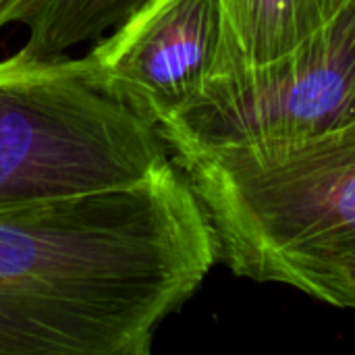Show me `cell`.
<instances>
[{"label": "cell", "instance_id": "obj_6", "mask_svg": "<svg viewBox=\"0 0 355 355\" xmlns=\"http://www.w3.org/2000/svg\"><path fill=\"white\" fill-rule=\"evenodd\" d=\"M347 0H218L223 31L210 75L270 64L316 35Z\"/></svg>", "mask_w": 355, "mask_h": 355}, {"label": "cell", "instance_id": "obj_4", "mask_svg": "<svg viewBox=\"0 0 355 355\" xmlns=\"http://www.w3.org/2000/svg\"><path fill=\"white\" fill-rule=\"evenodd\" d=\"M355 116V0L287 56L216 73L158 125L171 158L306 139Z\"/></svg>", "mask_w": 355, "mask_h": 355}, {"label": "cell", "instance_id": "obj_7", "mask_svg": "<svg viewBox=\"0 0 355 355\" xmlns=\"http://www.w3.org/2000/svg\"><path fill=\"white\" fill-rule=\"evenodd\" d=\"M148 0H4L0 27L21 25L25 58H56L98 40L127 21Z\"/></svg>", "mask_w": 355, "mask_h": 355}, {"label": "cell", "instance_id": "obj_2", "mask_svg": "<svg viewBox=\"0 0 355 355\" xmlns=\"http://www.w3.org/2000/svg\"><path fill=\"white\" fill-rule=\"evenodd\" d=\"M168 160L158 127L87 56L0 62V212L131 187Z\"/></svg>", "mask_w": 355, "mask_h": 355}, {"label": "cell", "instance_id": "obj_1", "mask_svg": "<svg viewBox=\"0 0 355 355\" xmlns=\"http://www.w3.org/2000/svg\"><path fill=\"white\" fill-rule=\"evenodd\" d=\"M216 260L173 158L131 187L0 212V355H148Z\"/></svg>", "mask_w": 355, "mask_h": 355}, {"label": "cell", "instance_id": "obj_3", "mask_svg": "<svg viewBox=\"0 0 355 355\" xmlns=\"http://www.w3.org/2000/svg\"><path fill=\"white\" fill-rule=\"evenodd\" d=\"M218 239L220 260L266 283L283 262L355 239V116L300 141L173 156Z\"/></svg>", "mask_w": 355, "mask_h": 355}, {"label": "cell", "instance_id": "obj_9", "mask_svg": "<svg viewBox=\"0 0 355 355\" xmlns=\"http://www.w3.org/2000/svg\"><path fill=\"white\" fill-rule=\"evenodd\" d=\"M2 2H4V0H0V4H2Z\"/></svg>", "mask_w": 355, "mask_h": 355}, {"label": "cell", "instance_id": "obj_5", "mask_svg": "<svg viewBox=\"0 0 355 355\" xmlns=\"http://www.w3.org/2000/svg\"><path fill=\"white\" fill-rule=\"evenodd\" d=\"M220 31L218 0H148L98 42L87 58L158 127L210 77Z\"/></svg>", "mask_w": 355, "mask_h": 355}, {"label": "cell", "instance_id": "obj_8", "mask_svg": "<svg viewBox=\"0 0 355 355\" xmlns=\"http://www.w3.org/2000/svg\"><path fill=\"white\" fill-rule=\"evenodd\" d=\"M266 283H283L335 308H355V239L279 264Z\"/></svg>", "mask_w": 355, "mask_h": 355}]
</instances>
